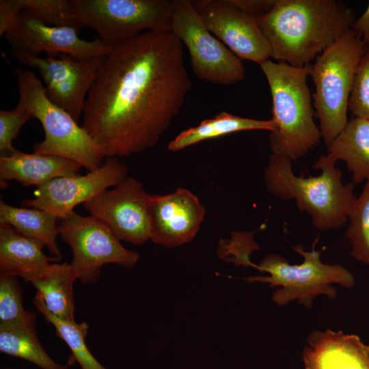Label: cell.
I'll list each match as a JSON object with an SVG mask.
<instances>
[{
  "label": "cell",
  "instance_id": "cell-26",
  "mask_svg": "<svg viewBox=\"0 0 369 369\" xmlns=\"http://www.w3.org/2000/svg\"><path fill=\"white\" fill-rule=\"evenodd\" d=\"M344 236L351 247V256L369 266V179L354 201Z\"/></svg>",
  "mask_w": 369,
  "mask_h": 369
},
{
  "label": "cell",
  "instance_id": "cell-13",
  "mask_svg": "<svg viewBox=\"0 0 369 369\" xmlns=\"http://www.w3.org/2000/svg\"><path fill=\"white\" fill-rule=\"evenodd\" d=\"M128 169L118 158L107 157L99 168L85 175L55 178L34 191V197L24 199V207L36 208L61 219L80 204H85L126 178Z\"/></svg>",
  "mask_w": 369,
  "mask_h": 369
},
{
  "label": "cell",
  "instance_id": "cell-5",
  "mask_svg": "<svg viewBox=\"0 0 369 369\" xmlns=\"http://www.w3.org/2000/svg\"><path fill=\"white\" fill-rule=\"evenodd\" d=\"M366 45L352 29L306 66L314 84L313 106L321 138L328 147L343 130L355 75Z\"/></svg>",
  "mask_w": 369,
  "mask_h": 369
},
{
  "label": "cell",
  "instance_id": "cell-35",
  "mask_svg": "<svg viewBox=\"0 0 369 369\" xmlns=\"http://www.w3.org/2000/svg\"><path fill=\"white\" fill-rule=\"evenodd\" d=\"M7 369H9V368H7Z\"/></svg>",
  "mask_w": 369,
  "mask_h": 369
},
{
  "label": "cell",
  "instance_id": "cell-21",
  "mask_svg": "<svg viewBox=\"0 0 369 369\" xmlns=\"http://www.w3.org/2000/svg\"><path fill=\"white\" fill-rule=\"evenodd\" d=\"M76 279L70 264L53 262L31 283L52 314L62 320L75 321L73 285Z\"/></svg>",
  "mask_w": 369,
  "mask_h": 369
},
{
  "label": "cell",
  "instance_id": "cell-27",
  "mask_svg": "<svg viewBox=\"0 0 369 369\" xmlns=\"http://www.w3.org/2000/svg\"><path fill=\"white\" fill-rule=\"evenodd\" d=\"M36 314L23 305L20 285L15 276H0V326L36 328Z\"/></svg>",
  "mask_w": 369,
  "mask_h": 369
},
{
  "label": "cell",
  "instance_id": "cell-33",
  "mask_svg": "<svg viewBox=\"0 0 369 369\" xmlns=\"http://www.w3.org/2000/svg\"><path fill=\"white\" fill-rule=\"evenodd\" d=\"M243 12L258 18L269 12L275 5L276 0H230Z\"/></svg>",
  "mask_w": 369,
  "mask_h": 369
},
{
  "label": "cell",
  "instance_id": "cell-1",
  "mask_svg": "<svg viewBox=\"0 0 369 369\" xmlns=\"http://www.w3.org/2000/svg\"><path fill=\"white\" fill-rule=\"evenodd\" d=\"M191 88L183 44L172 31H146L103 57L81 126L106 158L157 144Z\"/></svg>",
  "mask_w": 369,
  "mask_h": 369
},
{
  "label": "cell",
  "instance_id": "cell-31",
  "mask_svg": "<svg viewBox=\"0 0 369 369\" xmlns=\"http://www.w3.org/2000/svg\"><path fill=\"white\" fill-rule=\"evenodd\" d=\"M259 249L254 241L253 232H233L231 239L221 241L219 244V256L236 265L251 266L250 254Z\"/></svg>",
  "mask_w": 369,
  "mask_h": 369
},
{
  "label": "cell",
  "instance_id": "cell-11",
  "mask_svg": "<svg viewBox=\"0 0 369 369\" xmlns=\"http://www.w3.org/2000/svg\"><path fill=\"white\" fill-rule=\"evenodd\" d=\"M12 53L21 64L38 71L47 98L79 123L104 57L77 58L66 54L40 57Z\"/></svg>",
  "mask_w": 369,
  "mask_h": 369
},
{
  "label": "cell",
  "instance_id": "cell-20",
  "mask_svg": "<svg viewBox=\"0 0 369 369\" xmlns=\"http://www.w3.org/2000/svg\"><path fill=\"white\" fill-rule=\"evenodd\" d=\"M327 148L331 159L346 163L353 184L369 179V120L352 118Z\"/></svg>",
  "mask_w": 369,
  "mask_h": 369
},
{
  "label": "cell",
  "instance_id": "cell-23",
  "mask_svg": "<svg viewBox=\"0 0 369 369\" xmlns=\"http://www.w3.org/2000/svg\"><path fill=\"white\" fill-rule=\"evenodd\" d=\"M59 219L51 213L36 208L16 207L0 201V225L8 224L22 234L36 238L47 247L53 257L62 259L57 243Z\"/></svg>",
  "mask_w": 369,
  "mask_h": 369
},
{
  "label": "cell",
  "instance_id": "cell-24",
  "mask_svg": "<svg viewBox=\"0 0 369 369\" xmlns=\"http://www.w3.org/2000/svg\"><path fill=\"white\" fill-rule=\"evenodd\" d=\"M0 351L31 362L41 369H68L48 355L38 340L36 328L0 326Z\"/></svg>",
  "mask_w": 369,
  "mask_h": 369
},
{
  "label": "cell",
  "instance_id": "cell-32",
  "mask_svg": "<svg viewBox=\"0 0 369 369\" xmlns=\"http://www.w3.org/2000/svg\"><path fill=\"white\" fill-rule=\"evenodd\" d=\"M22 11L20 0L0 1V35H5L13 26Z\"/></svg>",
  "mask_w": 369,
  "mask_h": 369
},
{
  "label": "cell",
  "instance_id": "cell-34",
  "mask_svg": "<svg viewBox=\"0 0 369 369\" xmlns=\"http://www.w3.org/2000/svg\"><path fill=\"white\" fill-rule=\"evenodd\" d=\"M351 29L361 37L366 46H369V3L362 15L352 23Z\"/></svg>",
  "mask_w": 369,
  "mask_h": 369
},
{
  "label": "cell",
  "instance_id": "cell-28",
  "mask_svg": "<svg viewBox=\"0 0 369 369\" xmlns=\"http://www.w3.org/2000/svg\"><path fill=\"white\" fill-rule=\"evenodd\" d=\"M25 11L43 23L57 27H70L79 31L83 27L73 16L68 0H20Z\"/></svg>",
  "mask_w": 369,
  "mask_h": 369
},
{
  "label": "cell",
  "instance_id": "cell-4",
  "mask_svg": "<svg viewBox=\"0 0 369 369\" xmlns=\"http://www.w3.org/2000/svg\"><path fill=\"white\" fill-rule=\"evenodd\" d=\"M260 67L270 88L272 119L276 124L269 137L272 154L292 161L298 160L321 139L320 128L314 120L308 68L270 59Z\"/></svg>",
  "mask_w": 369,
  "mask_h": 369
},
{
  "label": "cell",
  "instance_id": "cell-3",
  "mask_svg": "<svg viewBox=\"0 0 369 369\" xmlns=\"http://www.w3.org/2000/svg\"><path fill=\"white\" fill-rule=\"evenodd\" d=\"M336 163L328 155H321L314 165V169L321 171L318 176H298L290 159L271 154L264 172V184L275 197L294 200L317 230L338 229L348 221L356 197L353 184H343L341 169Z\"/></svg>",
  "mask_w": 369,
  "mask_h": 369
},
{
  "label": "cell",
  "instance_id": "cell-9",
  "mask_svg": "<svg viewBox=\"0 0 369 369\" xmlns=\"http://www.w3.org/2000/svg\"><path fill=\"white\" fill-rule=\"evenodd\" d=\"M58 230L72 250L70 264L83 284L96 282L106 264L131 268L139 259V254L125 248L106 224L90 215L72 211L59 219Z\"/></svg>",
  "mask_w": 369,
  "mask_h": 369
},
{
  "label": "cell",
  "instance_id": "cell-19",
  "mask_svg": "<svg viewBox=\"0 0 369 369\" xmlns=\"http://www.w3.org/2000/svg\"><path fill=\"white\" fill-rule=\"evenodd\" d=\"M82 167L62 156L16 150L10 155L0 156L1 184L16 180L25 187L38 188L55 178L79 174Z\"/></svg>",
  "mask_w": 369,
  "mask_h": 369
},
{
  "label": "cell",
  "instance_id": "cell-18",
  "mask_svg": "<svg viewBox=\"0 0 369 369\" xmlns=\"http://www.w3.org/2000/svg\"><path fill=\"white\" fill-rule=\"evenodd\" d=\"M40 241L25 236L8 224L0 225V276H15L31 282L53 262L60 259L46 256Z\"/></svg>",
  "mask_w": 369,
  "mask_h": 369
},
{
  "label": "cell",
  "instance_id": "cell-25",
  "mask_svg": "<svg viewBox=\"0 0 369 369\" xmlns=\"http://www.w3.org/2000/svg\"><path fill=\"white\" fill-rule=\"evenodd\" d=\"M33 302L45 320L55 327L56 334L67 344L72 352V361H77L82 369H107L96 359L86 345L89 327L85 322L78 323L56 317L46 309L37 294Z\"/></svg>",
  "mask_w": 369,
  "mask_h": 369
},
{
  "label": "cell",
  "instance_id": "cell-29",
  "mask_svg": "<svg viewBox=\"0 0 369 369\" xmlns=\"http://www.w3.org/2000/svg\"><path fill=\"white\" fill-rule=\"evenodd\" d=\"M348 111L356 118L369 120V46H366L356 70Z\"/></svg>",
  "mask_w": 369,
  "mask_h": 369
},
{
  "label": "cell",
  "instance_id": "cell-15",
  "mask_svg": "<svg viewBox=\"0 0 369 369\" xmlns=\"http://www.w3.org/2000/svg\"><path fill=\"white\" fill-rule=\"evenodd\" d=\"M80 31L70 27H57L43 23L25 11H21L12 28L4 35L12 52L33 56L66 54L77 58L107 56L112 47L99 38L85 40Z\"/></svg>",
  "mask_w": 369,
  "mask_h": 369
},
{
  "label": "cell",
  "instance_id": "cell-17",
  "mask_svg": "<svg viewBox=\"0 0 369 369\" xmlns=\"http://www.w3.org/2000/svg\"><path fill=\"white\" fill-rule=\"evenodd\" d=\"M305 369H369V345L355 334L311 331L302 354Z\"/></svg>",
  "mask_w": 369,
  "mask_h": 369
},
{
  "label": "cell",
  "instance_id": "cell-10",
  "mask_svg": "<svg viewBox=\"0 0 369 369\" xmlns=\"http://www.w3.org/2000/svg\"><path fill=\"white\" fill-rule=\"evenodd\" d=\"M174 5L172 32L187 49L193 74L217 85L244 79L241 59L206 28L192 1L175 0Z\"/></svg>",
  "mask_w": 369,
  "mask_h": 369
},
{
  "label": "cell",
  "instance_id": "cell-22",
  "mask_svg": "<svg viewBox=\"0 0 369 369\" xmlns=\"http://www.w3.org/2000/svg\"><path fill=\"white\" fill-rule=\"evenodd\" d=\"M275 121L243 118L221 111L215 117L202 121L197 126L180 133L168 144L169 151L177 152L205 140L245 131L266 130L273 132Z\"/></svg>",
  "mask_w": 369,
  "mask_h": 369
},
{
  "label": "cell",
  "instance_id": "cell-14",
  "mask_svg": "<svg viewBox=\"0 0 369 369\" xmlns=\"http://www.w3.org/2000/svg\"><path fill=\"white\" fill-rule=\"evenodd\" d=\"M191 1L206 28L240 59L260 65L271 57L270 45L257 18L230 0Z\"/></svg>",
  "mask_w": 369,
  "mask_h": 369
},
{
  "label": "cell",
  "instance_id": "cell-6",
  "mask_svg": "<svg viewBox=\"0 0 369 369\" xmlns=\"http://www.w3.org/2000/svg\"><path fill=\"white\" fill-rule=\"evenodd\" d=\"M11 66L17 79V105L38 119L44 132V139L34 145V152L68 159L88 172L101 167L106 157L87 131L68 113L47 98L44 84L33 72Z\"/></svg>",
  "mask_w": 369,
  "mask_h": 369
},
{
  "label": "cell",
  "instance_id": "cell-16",
  "mask_svg": "<svg viewBox=\"0 0 369 369\" xmlns=\"http://www.w3.org/2000/svg\"><path fill=\"white\" fill-rule=\"evenodd\" d=\"M205 213L199 198L185 188L165 195L150 194V240L168 248L189 243L199 231Z\"/></svg>",
  "mask_w": 369,
  "mask_h": 369
},
{
  "label": "cell",
  "instance_id": "cell-8",
  "mask_svg": "<svg viewBox=\"0 0 369 369\" xmlns=\"http://www.w3.org/2000/svg\"><path fill=\"white\" fill-rule=\"evenodd\" d=\"M70 11L82 25L115 48L146 31H172L174 1L68 0Z\"/></svg>",
  "mask_w": 369,
  "mask_h": 369
},
{
  "label": "cell",
  "instance_id": "cell-7",
  "mask_svg": "<svg viewBox=\"0 0 369 369\" xmlns=\"http://www.w3.org/2000/svg\"><path fill=\"white\" fill-rule=\"evenodd\" d=\"M318 238L312 249L306 251L301 245L292 246L293 250L300 254L303 260L300 264H290L288 260L277 254L266 256L254 267L269 275H256L243 278L247 282L267 283L269 286H277L272 295L273 301L279 306L297 301L306 308H311L314 299L318 295H325L330 299L336 297L338 292L332 286L339 284L346 288L355 284L353 275L338 264L324 263L320 259L323 250L315 249Z\"/></svg>",
  "mask_w": 369,
  "mask_h": 369
},
{
  "label": "cell",
  "instance_id": "cell-30",
  "mask_svg": "<svg viewBox=\"0 0 369 369\" xmlns=\"http://www.w3.org/2000/svg\"><path fill=\"white\" fill-rule=\"evenodd\" d=\"M33 118L28 110L18 105L10 111L0 110V156L10 155L16 150L13 141L23 125Z\"/></svg>",
  "mask_w": 369,
  "mask_h": 369
},
{
  "label": "cell",
  "instance_id": "cell-2",
  "mask_svg": "<svg viewBox=\"0 0 369 369\" xmlns=\"http://www.w3.org/2000/svg\"><path fill=\"white\" fill-rule=\"evenodd\" d=\"M257 20L271 57L302 68L351 29L355 13L336 0H276Z\"/></svg>",
  "mask_w": 369,
  "mask_h": 369
},
{
  "label": "cell",
  "instance_id": "cell-12",
  "mask_svg": "<svg viewBox=\"0 0 369 369\" xmlns=\"http://www.w3.org/2000/svg\"><path fill=\"white\" fill-rule=\"evenodd\" d=\"M150 195L141 182L128 176L83 204V207L120 241L139 245L150 239Z\"/></svg>",
  "mask_w": 369,
  "mask_h": 369
}]
</instances>
